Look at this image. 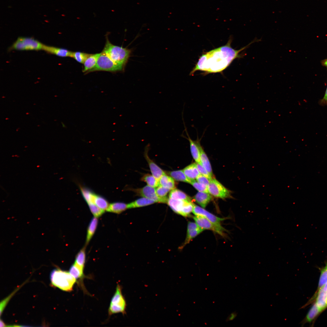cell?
I'll list each match as a JSON object with an SVG mask.
<instances>
[{
    "mask_svg": "<svg viewBox=\"0 0 327 327\" xmlns=\"http://www.w3.org/2000/svg\"><path fill=\"white\" fill-rule=\"evenodd\" d=\"M260 41L255 39L246 46L236 50L231 47L232 39L230 38L226 45L203 53L200 57L190 75H193L197 71H203L205 74L222 72L234 60L244 56L240 53L242 51L252 43Z\"/></svg>",
    "mask_w": 327,
    "mask_h": 327,
    "instance_id": "obj_1",
    "label": "cell"
},
{
    "mask_svg": "<svg viewBox=\"0 0 327 327\" xmlns=\"http://www.w3.org/2000/svg\"><path fill=\"white\" fill-rule=\"evenodd\" d=\"M50 278L53 286L66 292L72 291L77 281L69 272L59 269L53 270L51 272Z\"/></svg>",
    "mask_w": 327,
    "mask_h": 327,
    "instance_id": "obj_2",
    "label": "cell"
},
{
    "mask_svg": "<svg viewBox=\"0 0 327 327\" xmlns=\"http://www.w3.org/2000/svg\"><path fill=\"white\" fill-rule=\"evenodd\" d=\"M131 51L130 49L113 45L107 38L102 52L115 63L124 68Z\"/></svg>",
    "mask_w": 327,
    "mask_h": 327,
    "instance_id": "obj_3",
    "label": "cell"
},
{
    "mask_svg": "<svg viewBox=\"0 0 327 327\" xmlns=\"http://www.w3.org/2000/svg\"><path fill=\"white\" fill-rule=\"evenodd\" d=\"M44 45L32 37H19L9 48V50H43Z\"/></svg>",
    "mask_w": 327,
    "mask_h": 327,
    "instance_id": "obj_4",
    "label": "cell"
},
{
    "mask_svg": "<svg viewBox=\"0 0 327 327\" xmlns=\"http://www.w3.org/2000/svg\"><path fill=\"white\" fill-rule=\"evenodd\" d=\"M126 305V300L122 294L121 286L117 284L109 307V315L119 313L124 314L125 313Z\"/></svg>",
    "mask_w": 327,
    "mask_h": 327,
    "instance_id": "obj_5",
    "label": "cell"
},
{
    "mask_svg": "<svg viewBox=\"0 0 327 327\" xmlns=\"http://www.w3.org/2000/svg\"><path fill=\"white\" fill-rule=\"evenodd\" d=\"M167 203L175 213L185 217L189 216L192 213L194 204L192 201L170 198Z\"/></svg>",
    "mask_w": 327,
    "mask_h": 327,
    "instance_id": "obj_6",
    "label": "cell"
},
{
    "mask_svg": "<svg viewBox=\"0 0 327 327\" xmlns=\"http://www.w3.org/2000/svg\"><path fill=\"white\" fill-rule=\"evenodd\" d=\"M124 68L115 63L103 52L98 57L94 67L88 72L96 71L115 72L121 71Z\"/></svg>",
    "mask_w": 327,
    "mask_h": 327,
    "instance_id": "obj_7",
    "label": "cell"
},
{
    "mask_svg": "<svg viewBox=\"0 0 327 327\" xmlns=\"http://www.w3.org/2000/svg\"><path fill=\"white\" fill-rule=\"evenodd\" d=\"M136 195L154 200L156 203H167L168 198H161L157 195L154 188L147 185L140 188L130 189Z\"/></svg>",
    "mask_w": 327,
    "mask_h": 327,
    "instance_id": "obj_8",
    "label": "cell"
},
{
    "mask_svg": "<svg viewBox=\"0 0 327 327\" xmlns=\"http://www.w3.org/2000/svg\"><path fill=\"white\" fill-rule=\"evenodd\" d=\"M207 187L208 193L215 197L224 199L230 197V191L215 178L210 180Z\"/></svg>",
    "mask_w": 327,
    "mask_h": 327,
    "instance_id": "obj_9",
    "label": "cell"
},
{
    "mask_svg": "<svg viewBox=\"0 0 327 327\" xmlns=\"http://www.w3.org/2000/svg\"><path fill=\"white\" fill-rule=\"evenodd\" d=\"M193 218L198 226L203 230H210L223 236L225 235L224 232L225 231V229L223 227L217 226L202 216H194Z\"/></svg>",
    "mask_w": 327,
    "mask_h": 327,
    "instance_id": "obj_10",
    "label": "cell"
},
{
    "mask_svg": "<svg viewBox=\"0 0 327 327\" xmlns=\"http://www.w3.org/2000/svg\"><path fill=\"white\" fill-rule=\"evenodd\" d=\"M192 213L195 216L204 217L217 226L222 227L221 223L226 219L224 218L218 217L208 211L204 208L194 204Z\"/></svg>",
    "mask_w": 327,
    "mask_h": 327,
    "instance_id": "obj_11",
    "label": "cell"
},
{
    "mask_svg": "<svg viewBox=\"0 0 327 327\" xmlns=\"http://www.w3.org/2000/svg\"><path fill=\"white\" fill-rule=\"evenodd\" d=\"M203 231L198 226L195 222L189 221L187 225L186 238L184 243L179 247V249H182L191 240Z\"/></svg>",
    "mask_w": 327,
    "mask_h": 327,
    "instance_id": "obj_12",
    "label": "cell"
},
{
    "mask_svg": "<svg viewBox=\"0 0 327 327\" xmlns=\"http://www.w3.org/2000/svg\"><path fill=\"white\" fill-rule=\"evenodd\" d=\"M183 124L184 127V131L185 132L187 137L182 134L181 136L187 139L190 143V148L192 156L196 163L200 164V151L199 147V144L200 142L198 135L197 140H193L190 137L187 132L185 123Z\"/></svg>",
    "mask_w": 327,
    "mask_h": 327,
    "instance_id": "obj_13",
    "label": "cell"
},
{
    "mask_svg": "<svg viewBox=\"0 0 327 327\" xmlns=\"http://www.w3.org/2000/svg\"><path fill=\"white\" fill-rule=\"evenodd\" d=\"M315 298V302L322 312L327 307V282L316 292L312 300Z\"/></svg>",
    "mask_w": 327,
    "mask_h": 327,
    "instance_id": "obj_14",
    "label": "cell"
},
{
    "mask_svg": "<svg viewBox=\"0 0 327 327\" xmlns=\"http://www.w3.org/2000/svg\"><path fill=\"white\" fill-rule=\"evenodd\" d=\"M149 147V146L148 145L145 147L144 153V157L147 162L152 175L159 181L160 177L166 173L165 171L149 157L148 154Z\"/></svg>",
    "mask_w": 327,
    "mask_h": 327,
    "instance_id": "obj_15",
    "label": "cell"
},
{
    "mask_svg": "<svg viewBox=\"0 0 327 327\" xmlns=\"http://www.w3.org/2000/svg\"><path fill=\"white\" fill-rule=\"evenodd\" d=\"M43 50L46 52L62 57H72L73 52L66 49L44 45Z\"/></svg>",
    "mask_w": 327,
    "mask_h": 327,
    "instance_id": "obj_16",
    "label": "cell"
},
{
    "mask_svg": "<svg viewBox=\"0 0 327 327\" xmlns=\"http://www.w3.org/2000/svg\"><path fill=\"white\" fill-rule=\"evenodd\" d=\"M209 193L199 191L194 196L193 199L201 207L205 208L212 199Z\"/></svg>",
    "mask_w": 327,
    "mask_h": 327,
    "instance_id": "obj_17",
    "label": "cell"
},
{
    "mask_svg": "<svg viewBox=\"0 0 327 327\" xmlns=\"http://www.w3.org/2000/svg\"><path fill=\"white\" fill-rule=\"evenodd\" d=\"M101 53L90 54L84 62L83 72H88L93 68L96 65L98 58Z\"/></svg>",
    "mask_w": 327,
    "mask_h": 327,
    "instance_id": "obj_18",
    "label": "cell"
},
{
    "mask_svg": "<svg viewBox=\"0 0 327 327\" xmlns=\"http://www.w3.org/2000/svg\"><path fill=\"white\" fill-rule=\"evenodd\" d=\"M183 170L187 177L191 180H195L200 174L196 163L188 165L184 168Z\"/></svg>",
    "mask_w": 327,
    "mask_h": 327,
    "instance_id": "obj_19",
    "label": "cell"
},
{
    "mask_svg": "<svg viewBox=\"0 0 327 327\" xmlns=\"http://www.w3.org/2000/svg\"><path fill=\"white\" fill-rule=\"evenodd\" d=\"M200 151V162L201 164L213 177L212 170L208 157L201 145L200 142L199 144Z\"/></svg>",
    "mask_w": 327,
    "mask_h": 327,
    "instance_id": "obj_20",
    "label": "cell"
},
{
    "mask_svg": "<svg viewBox=\"0 0 327 327\" xmlns=\"http://www.w3.org/2000/svg\"><path fill=\"white\" fill-rule=\"evenodd\" d=\"M155 203L153 200L143 197L127 204V209L134 208L145 206L151 205Z\"/></svg>",
    "mask_w": 327,
    "mask_h": 327,
    "instance_id": "obj_21",
    "label": "cell"
},
{
    "mask_svg": "<svg viewBox=\"0 0 327 327\" xmlns=\"http://www.w3.org/2000/svg\"><path fill=\"white\" fill-rule=\"evenodd\" d=\"M166 173L171 177L175 180L190 183L191 180L189 179L183 172V170L172 171H166Z\"/></svg>",
    "mask_w": 327,
    "mask_h": 327,
    "instance_id": "obj_22",
    "label": "cell"
},
{
    "mask_svg": "<svg viewBox=\"0 0 327 327\" xmlns=\"http://www.w3.org/2000/svg\"><path fill=\"white\" fill-rule=\"evenodd\" d=\"M159 185L167 188L170 190L176 188L174 179L171 177L165 174L162 175L159 180Z\"/></svg>",
    "mask_w": 327,
    "mask_h": 327,
    "instance_id": "obj_23",
    "label": "cell"
},
{
    "mask_svg": "<svg viewBox=\"0 0 327 327\" xmlns=\"http://www.w3.org/2000/svg\"><path fill=\"white\" fill-rule=\"evenodd\" d=\"M127 209V204L121 202H116L109 204L107 211L119 214Z\"/></svg>",
    "mask_w": 327,
    "mask_h": 327,
    "instance_id": "obj_24",
    "label": "cell"
},
{
    "mask_svg": "<svg viewBox=\"0 0 327 327\" xmlns=\"http://www.w3.org/2000/svg\"><path fill=\"white\" fill-rule=\"evenodd\" d=\"M84 268L79 266L74 263L70 267L69 272L71 274L76 280L80 281L82 280L84 277L83 270Z\"/></svg>",
    "mask_w": 327,
    "mask_h": 327,
    "instance_id": "obj_25",
    "label": "cell"
},
{
    "mask_svg": "<svg viewBox=\"0 0 327 327\" xmlns=\"http://www.w3.org/2000/svg\"><path fill=\"white\" fill-rule=\"evenodd\" d=\"M321 312L315 302L310 309L306 316L304 321L302 323L312 322Z\"/></svg>",
    "mask_w": 327,
    "mask_h": 327,
    "instance_id": "obj_26",
    "label": "cell"
},
{
    "mask_svg": "<svg viewBox=\"0 0 327 327\" xmlns=\"http://www.w3.org/2000/svg\"><path fill=\"white\" fill-rule=\"evenodd\" d=\"M98 222L97 217H94L91 221L87 229L86 244L87 245L91 239L96 231Z\"/></svg>",
    "mask_w": 327,
    "mask_h": 327,
    "instance_id": "obj_27",
    "label": "cell"
},
{
    "mask_svg": "<svg viewBox=\"0 0 327 327\" xmlns=\"http://www.w3.org/2000/svg\"><path fill=\"white\" fill-rule=\"evenodd\" d=\"M174 199L180 200L192 201L190 197L183 191L177 189H174L170 191L169 197Z\"/></svg>",
    "mask_w": 327,
    "mask_h": 327,
    "instance_id": "obj_28",
    "label": "cell"
},
{
    "mask_svg": "<svg viewBox=\"0 0 327 327\" xmlns=\"http://www.w3.org/2000/svg\"><path fill=\"white\" fill-rule=\"evenodd\" d=\"M94 203L99 208L104 211H107L110 204L104 197L96 194L94 197Z\"/></svg>",
    "mask_w": 327,
    "mask_h": 327,
    "instance_id": "obj_29",
    "label": "cell"
},
{
    "mask_svg": "<svg viewBox=\"0 0 327 327\" xmlns=\"http://www.w3.org/2000/svg\"><path fill=\"white\" fill-rule=\"evenodd\" d=\"M80 189L82 196L88 204L94 203L95 193L88 188L80 186Z\"/></svg>",
    "mask_w": 327,
    "mask_h": 327,
    "instance_id": "obj_30",
    "label": "cell"
},
{
    "mask_svg": "<svg viewBox=\"0 0 327 327\" xmlns=\"http://www.w3.org/2000/svg\"><path fill=\"white\" fill-rule=\"evenodd\" d=\"M141 180L146 182L148 185L154 188L159 185L158 180L152 175L148 173L144 175L141 178Z\"/></svg>",
    "mask_w": 327,
    "mask_h": 327,
    "instance_id": "obj_31",
    "label": "cell"
},
{
    "mask_svg": "<svg viewBox=\"0 0 327 327\" xmlns=\"http://www.w3.org/2000/svg\"><path fill=\"white\" fill-rule=\"evenodd\" d=\"M86 254L85 247L81 249L77 255L74 263L84 269L85 262Z\"/></svg>",
    "mask_w": 327,
    "mask_h": 327,
    "instance_id": "obj_32",
    "label": "cell"
},
{
    "mask_svg": "<svg viewBox=\"0 0 327 327\" xmlns=\"http://www.w3.org/2000/svg\"><path fill=\"white\" fill-rule=\"evenodd\" d=\"M327 282V261L325 266L322 269L319 279L317 292Z\"/></svg>",
    "mask_w": 327,
    "mask_h": 327,
    "instance_id": "obj_33",
    "label": "cell"
},
{
    "mask_svg": "<svg viewBox=\"0 0 327 327\" xmlns=\"http://www.w3.org/2000/svg\"><path fill=\"white\" fill-rule=\"evenodd\" d=\"M90 210L94 217H98L104 213V211L98 207L94 203L88 204Z\"/></svg>",
    "mask_w": 327,
    "mask_h": 327,
    "instance_id": "obj_34",
    "label": "cell"
},
{
    "mask_svg": "<svg viewBox=\"0 0 327 327\" xmlns=\"http://www.w3.org/2000/svg\"><path fill=\"white\" fill-rule=\"evenodd\" d=\"M90 55L89 54L81 52H73L72 58L80 63H84L86 59Z\"/></svg>",
    "mask_w": 327,
    "mask_h": 327,
    "instance_id": "obj_35",
    "label": "cell"
},
{
    "mask_svg": "<svg viewBox=\"0 0 327 327\" xmlns=\"http://www.w3.org/2000/svg\"><path fill=\"white\" fill-rule=\"evenodd\" d=\"M190 184L199 191L209 193L207 186L203 184L199 183L195 180H191Z\"/></svg>",
    "mask_w": 327,
    "mask_h": 327,
    "instance_id": "obj_36",
    "label": "cell"
},
{
    "mask_svg": "<svg viewBox=\"0 0 327 327\" xmlns=\"http://www.w3.org/2000/svg\"><path fill=\"white\" fill-rule=\"evenodd\" d=\"M156 192L157 195L160 197H167V195L170 190V189L160 185L156 187Z\"/></svg>",
    "mask_w": 327,
    "mask_h": 327,
    "instance_id": "obj_37",
    "label": "cell"
},
{
    "mask_svg": "<svg viewBox=\"0 0 327 327\" xmlns=\"http://www.w3.org/2000/svg\"><path fill=\"white\" fill-rule=\"evenodd\" d=\"M196 164L198 170L200 174L205 176L210 180H211L213 178L201 164L196 162Z\"/></svg>",
    "mask_w": 327,
    "mask_h": 327,
    "instance_id": "obj_38",
    "label": "cell"
},
{
    "mask_svg": "<svg viewBox=\"0 0 327 327\" xmlns=\"http://www.w3.org/2000/svg\"><path fill=\"white\" fill-rule=\"evenodd\" d=\"M17 291V290L15 291L13 293H11L10 295L8 296L7 298L3 300L0 303V315H1L2 314L5 308V306L6 305L7 302H8L9 300L12 297L13 295L15 294V293Z\"/></svg>",
    "mask_w": 327,
    "mask_h": 327,
    "instance_id": "obj_39",
    "label": "cell"
},
{
    "mask_svg": "<svg viewBox=\"0 0 327 327\" xmlns=\"http://www.w3.org/2000/svg\"><path fill=\"white\" fill-rule=\"evenodd\" d=\"M196 179L198 182L203 184L207 187L211 180L205 176L200 174L197 177Z\"/></svg>",
    "mask_w": 327,
    "mask_h": 327,
    "instance_id": "obj_40",
    "label": "cell"
},
{
    "mask_svg": "<svg viewBox=\"0 0 327 327\" xmlns=\"http://www.w3.org/2000/svg\"><path fill=\"white\" fill-rule=\"evenodd\" d=\"M237 313L236 312H233L230 314L226 319V322L232 321L237 316Z\"/></svg>",
    "mask_w": 327,
    "mask_h": 327,
    "instance_id": "obj_41",
    "label": "cell"
},
{
    "mask_svg": "<svg viewBox=\"0 0 327 327\" xmlns=\"http://www.w3.org/2000/svg\"><path fill=\"white\" fill-rule=\"evenodd\" d=\"M322 102L324 104H326L327 103V88L324 96L322 100Z\"/></svg>",
    "mask_w": 327,
    "mask_h": 327,
    "instance_id": "obj_42",
    "label": "cell"
},
{
    "mask_svg": "<svg viewBox=\"0 0 327 327\" xmlns=\"http://www.w3.org/2000/svg\"><path fill=\"white\" fill-rule=\"evenodd\" d=\"M0 326L1 327L6 326V325H5V324L4 322L1 319H0Z\"/></svg>",
    "mask_w": 327,
    "mask_h": 327,
    "instance_id": "obj_43",
    "label": "cell"
},
{
    "mask_svg": "<svg viewBox=\"0 0 327 327\" xmlns=\"http://www.w3.org/2000/svg\"><path fill=\"white\" fill-rule=\"evenodd\" d=\"M323 64L327 68V59L323 61Z\"/></svg>",
    "mask_w": 327,
    "mask_h": 327,
    "instance_id": "obj_44",
    "label": "cell"
}]
</instances>
